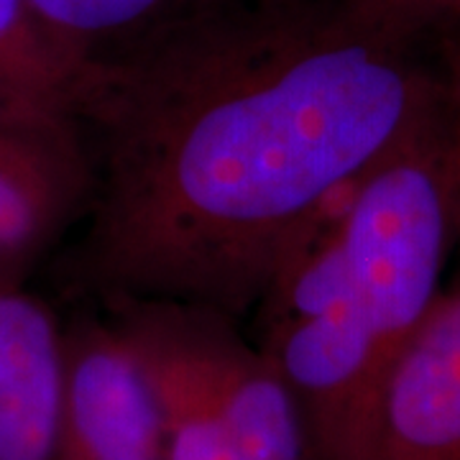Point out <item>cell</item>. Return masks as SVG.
<instances>
[{
	"label": "cell",
	"instance_id": "1",
	"mask_svg": "<svg viewBox=\"0 0 460 460\" xmlns=\"http://www.w3.org/2000/svg\"><path fill=\"white\" fill-rule=\"evenodd\" d=\"M458 31L450 0H210L93 57L83 289L253 313L353 181L443 108Z\"/></svg>",
	"mask_w": 460,
	"mask_h": 460
},
{
	"label": "cell",
	"instance_id": "2",
	"mask_svg": "<svg viewBox=\"0 0 460 460\" xmlns=\"http://www.w3.org/2000/svg\"><path fill=\"white\" fill-rule=\"evenodd\" d=\"M445 108L447 98L353 181L332 215L350 296L389 363L438 302L458 230Z\"/></svg>",
	"mask_w": 460,
	"mask_h": 460
},
{
	"label": "cell",
	"instance_id": "3",
	"mask_svg": "<svg viewBox=\"0 0 460 460\" xmlns=\"http://www.w3.org/2000/svg\"><path fill=\"white\" fill-rule=\"evenodd\" d=\"M90 154L75 118L0 100V287H16L87 208Z\"/></svg>",
	"mask_w": 460,
	"mask_h": 460
},
{
	"label": "cell",
	"instance_id": "4",
	"mask_svg": "<svg viewBox=\"0 0 460 460\" xmlns=\"http://www.w3.org/2000/svg\"><path fill=\"white\" fill-rule=\"evenodd\" d=\"M59 460H166L151 378L115 320L65 330Z\"/></svg>",
	"mask_w": 460,
	"mask_h": 460
},
{
	"label": "cell",
	"instance_id": "5",
	"mask_svg": "<svg viewBox=\"0 0 460 460\" xmlns=\"http://www.w3.org/2000/svg\"><path fill=\"white\" fill-rule=\"evenodd\" d=\"M356 460H460V287L386 368Z\"/></svg>",
	"mask_w": 460,
	"mask_h": 460
},
{
	"label": "cell",
	"instance_id": "6",
	"mask_svg": "<svg viewBox=\"0 0 460 460\" xmlns=\"http://www.w3.org/2000/svg\"><path fill=\"white\" fill-rule=\"evenodd\" d=\"M111 310L151 378L166 460H238L210 376V310L169 302H123Z\"/></svg>",
	"mask_w": 460,
	"mask_h": 460
},
{
	"label": "cell",
	"instance_id": "7",
	"mask_svg": "<svg viewBox=\"0 0 460 460\" xmlns=\"http://www.w3.org/2000/svg\"><path fill=\"white\" fill-rule=\"evenodd\" d=\"M65 330L21 284L0 287V460H59Z\"/></svg>",
	"mask_w": 460,
	"mask_h": 460
},
{
	"label": "cell",
	"instance_id": "8",
	"mask_svg": "<svg viewBox=\"0 0 460 460\" xmlns=\"http://www.w3.org/2000/svg\"><path fill=\"white\" fill-rule=\"evenodd\" d=\"M84 69L23 0H0V100L75 118Z\"/></svg>",
	"mask_w": 460,
	"mask_h": 460
},
{
	"label": "cell",
	"instance_id": "9",
	"mask_svg": "<svg viewBox=\"0 0 460 460\" xmlns=\"http://www.w3.org/2000/svg\"><path fill=\"white\" fill-rule=\"evenodd\" d=\"M47 31L90 62L202 8L210 0H23Z\"/></svg>",
	"mask_w": 460,
	"mask_h": 460
},
{
	"label": "cell",
	"instance_id": "10",
	"mask_svg": "<svg viewBox=\"0 0 460 460\" xmlns=\"http://www.w3.org/2000/svg\"><path fill=\"white\" fill-rule=\"evenodd\" d=\"M447 133L450 144L460 151V31L450 49V62H447Z\"/></svg>",
	"mask_w": 460,
	"mask_h": 460
},
{
	"label": "cell",
	"instance_id": "11",
	"mask_svg": "<svg viewBox=\"0 0 460 460\" xmlns=\"http://www.w3.org/2000/svg\"><path fill=\"white\" fill-rule=\"evenodd\" d=\"M450 156H453V181H456V223L460 230V151L450 144Z\"/></svg>",
	"mask_w": 460,
	"mask_h": 460
},
{
	"label": "cell",
	"instance_id": "12",
	"mask_svg": "<svg viewBox=\"0 0 460 460\" xmlns=\"http://www.w3.org/2000/svg\"><path fill=\"white\" fill-rule=\"evenodd\" d=\"M453 5H456V13L460 16V0H453Z\"/></svg>",
	"mask_w": 460,
	"mask_h": 460
}]
</instances>
